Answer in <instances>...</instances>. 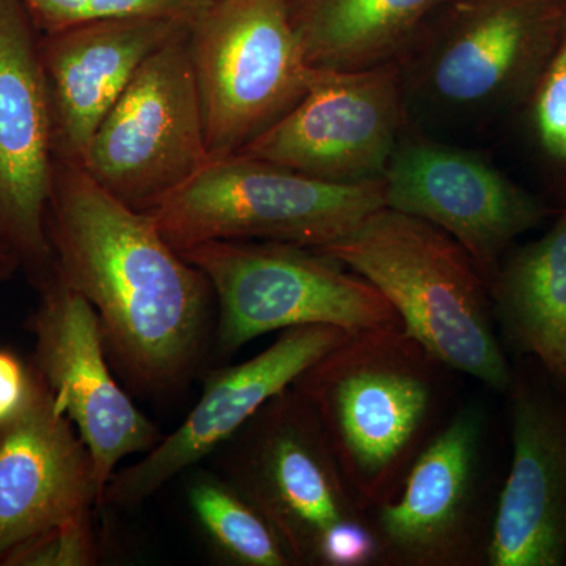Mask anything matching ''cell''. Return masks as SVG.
I'll return each mask as SVG.
<instances>
[{"instance_id": "4316f807", "label": "cell", "mask_w": 566, "mask_h": 566, "mask_svg": "<svg viewBox=\"0 0 566 566\" xmlns=\"http://www.w3.org/2000/svg\"><path fill=\"white\" fill-rule=\"evenodd\" d=\"M18 271H21V264L17 256L0 248V283L9 281Z\"/></svg>"}, {"instance_id": "7c38bea8", "label": "cell", "mask_w": 566, "mask_h": 566, "mask_svg": "<svg viewBox=\"0 0 566 566\" xmlns=\"http://www.w3.org/2000/svg\"><path fill=\"white\" fill-rule=\"evenodd\" d=\"M39 293V305L28 319L35 340L31 364L50 387L57 411L69 417L87 447L103 504L118 464L147 453L163 434L115 379L88 301L57 274Z\"/></svg>"}, {"instance_id": "e0dca14e", "label": "cell", "mask_w": 566, "mask_h": 566, "mask_svg": "<svg viewBox=\"0 0 566 566\" xmlns=\"http://www.w3.org/2000/svg\"><path fill=\"white\" fill-rule=\"evenodd\" d=\"M93 509L102 493L91 453L36 374L28 406L0 424V566L32 536Z\"/></svg>"}, {"instance_id": "52a82bcc", "label": "cell", "mask_w": 566, "mask_h": 566, "mask_svg": "<svg viewBox=\"0 0 566 566\" xmlns=\"http://www.w3.org/2000/svg\"><path fill=\"white\" fill-rule=\"evenodd\" d=\"M189 48L211 158L243 150L300 102L312 66L286 0H210Z\"/></svg>"}, {"instance_id": "8fae6325", "label": "cell", "mask_w": 566, "mask_h": 566, "mask_svg": "<svg viewBox=\"0 0 566 566\" xmlns=\"http://www.w3.org/2000/svg\"><path fill=\"white\" fill-rule=\"evenodd\" d=\"M485 416L464 406L434 431L389 501L370 509L378 565L485 564L482 490Z\"/></svg>"}, {"instance_id": "277c9868", "label": "cell", "mask_w": 566, "mask_h": 566, "mask_svg": "<svg viewBox=\"0 0 566 566\" xmlns=\"http://www.w3.org/2000/svg\"><path fill=\"white\" fill-rule=\"evenodd\" d=\"M214 293L211 353L232 357L249 342L300 326L348 334L401 326L389 301L326 253L274 241H210L180 251Z\"/></svg>"}, {"instance_id": "9c48e42d", "label": "cell", "mask_w": 566, "mask_h": 566, "mask_svg": "<svg viewBox=\"0 0 566 566\" xmlns=\"http://www.w3.org/2000/svg\"><path fill=\"white\" fill-rule=\"evenodd\" d=\"M214 455L216 471L266 517L294 566H318L326 535L364 517L318 420L293 387Z\"/></svg>"}, {"instance_id": "ac0fdd59", "label": "cell", "mask_w": 566, "mask_h": 566, "mask_svg": "<svg viewBox=\"0 0 566 566\" xmlns=\"http://www.w3.org/2000/svg\"><path fill=\"white\" fill-rule=\"evenodd\" d=\"M186 28L189 22L170 18L126 17L40 33L55 159L81 161L142 63Z\"/></svg>"}, {"instance_id": "603a6c76", "label": "cell", "mask_w": 566, "mask_h": 566, "mask_svg": "<svg viewBox=\"0 0 566 566\" xmlns=\"http://www.w3.org/2000/svg\"><path fill=\"white\" fill-rule=\"evenodd\" d=\"M526 104L536 148L566 199V33Z\"/></svg>"}, {"instance_id": "d4e9b609", "label": "cell", "mask_w": 566, "mask_h": 566, "mask_svg": "<svg viewBox=\"0 0 566 566\" xmlns=\"http://www.w3.org/2000/svg\"><path fill=\"white\" fill-rule=\"evenodd\" d=\"M378 565V543L367 517L346 521L324 538L318 566Z\"/></svg>"}, {"instance_id": "6da1fadb", "label": "cell", "mask_w": 566, "mask_h": 566, "mask_svg": "<svg viewBox=\"0 0 566 566\" xmlns=\"http://www.w3.org/2000/svg\"><path fill=\"white\" fill-rule=\"evenodd\" d=\"M48 234L55 274L98 316L107 356L134 392L174 397L211 352L214 293L155 219L55 159Z\"/></svg>"}, {"instance_id": "cb8c5ba5", "label": "cell", "mask_w": 566, "mask_h": 566, "mask_svg": "<svg viewBox=\"0 0 566 566\" xmlns=\"http://www.w3.org/2000/svg\"><path fill=\"white\" fill-rule=\"evenodd\" d=\"M92 513L40 532L11 551L2 566H92L99 562Z\"/></svg>"}, {"instance_id": "484cf974", "label": "cell", "mask_w": 566, "mask_h": 566, "mask_svg": "<svg viewBox=\"0 0 566 566\" xmlns=\"http://www.w3.org/2000/svg\"><path fill=\"white\" fill-rule=\"evenodd\" d=\"M36 371L10 349L0 348V424L10 422L31 400Z\"/></svg>"}, {"instance_id": "ffe728a7", "label": "cell", "mask_w": 566, "mask_h": 566, "mask_svg": "<svg viewBox=\"0 0 566 566\" xmlns=\"http://www.w3.org/2000/svg\"><path fill=\"white\" fill-rule=\"evenodd\" d=\"M442 0H286L305 61L318 70L398 62Z\"/></svg>"}, {"instance_id": "44dd1931", "label": "cell", "mask_w": 566, "mask_h": 566, "mask_svg": "<svg viewBox=\"0 0 566 566\" xmlns=\"http://www.w3.org/2000/svg\"><path fill=\"white\" fill-rule=\"evenodd\" d=\"M189 515L211 556L229 566H294L266 517L218 471L189 469Z\"/></svg>"}, {"instance_id": "5bb4252c", "label": "cell", "mask_w": 566, "mask_h": 566, "mask_svg": "<svg viewBox=\"0 0 566 566\" xmlns=\"http://www.w3.org/2000/svg\"><path fill=\"white\" fill-rule=\"evenodd\" d=\"M381 180L385 207L452 237L486 285L510 245L549 214L479 153L424 137L401 136Z\"/></svg>"}, {"instance_id": "8992f818", "label": "cell", "mask_w": 566, "mask_h": 566, "mask_svg": "<svg viewBox=\"0 0 566 566\" xmlns=\"http://www.w3.org/2000/svg\"><path fill=\"white\" fill-rule=\"evenodd\" d=\"M565 33L560 0H461L401 55L405 93L452 114L526 104Z\"/></svg>"}, {"instance_id": "9a60e30c", "label": "cell", "mask_w": 566, "mask_h": 566, "mask_svg": "<svg viewBox=\"0 0 566 566\" xmlns=\"http://www.w3.org/2000/svg\"><path fill=\"white\" fill-rule=\"evenodd\" d=\"M348 335L331 326L292 327L252 359L212 370L180 427L163 436L139 461L115 472L102 509H136L175 476L214 455L268 401Z\"/></svg>"}, {"instance_id": "d6986e66", "label": "cell", "mask_w": 566, "mask_h": 566, "mask_svg": "<svg viewBox=\"0 0 566 566\" xmlns=\"http://www.w3.org/2000/svg\"><path fill=\"white\" fill-rule=\"evenodd\" d=\"M488 294L502 345L534 359L566 395V207L542 238L502 260Z\"/></svg>"}, {"instance_id": "4fadbf2b", "label": "cell", "mask_w": 566, "mask_h": 566, "mask_svg": "<svg viewBox=\"0 0 566 566\" xmlns=\"http://www.w3.org/2000/svg\"><path fill=\"white\" fill-rule=\"evenodd\" d=\"M39 40L20 0H0V248L36 290L55 274L48 234L55 156Z\"/></svg>"}, {"instance_id": "30bf717a", "label": "cell", "mask_w": 566, "mask_h": 566, "mask_svg": "<svg viewBox=\"0 0 566 566\" xmlns=\"http://www.w3.org/2000/svg\"><path fill=\"white\" fill-rule=\"evenodd\" d=\"M398 62L312 70L300 102L241 155L333 182L381 180L406 123Z\"/></svg>"}, {"instance_id": "83f0119b", "label": "cell", "mask_w": 566, "mask_h": 566, "mask_svg": "<svg viewBox=\"0 0 566 566\" xmlns=\"http://www.w3.org/2000/svg\"><path fill=\"white\" fill-rule=\"evenodd\" d=\"M560 2L566 7V0H560Z\"/></svg>"}, {"instance_id": "7a4b0ae2", "label": "cell", "mask_w": 566, "mask_h": 566, "mask_svg": "<svg viewBox=\"0 0 566 566\" xmlns=\"http://www.w3.org/2000/svg\"><path fill=\"white\" fill-rule=\"evenodd\" d=\"M446 370L403 326L382 327L348 335L293 382L364 510L398 493L434 434Z\"/></svg>"}, {"instance_id": "7402d4cb", "label": "cell", "mask_w": 566, "mask_h": 566, "mask_svg": "<svg viewBox=\"0 0 566 566\" xmlns=\"http://www.w3.org/2000/svg\"><path fill=\"white\" fill-rule=\"evenodd\" d=\"M36 31L52 33L84 22L159 17L191 22L210 0H20Z\"/></svg>"}, {"instance_id": "2e32d148", "label": "cell", "mask_w": 566, "mask_h": 566, "mask_svg": "<svg viewBox=\"0 0 566 566\" xmlns=\"http://www.w3.org/2000/svg\"><path fill=\"white\" fill-rule=\"evenodd\" d=\"M516 375L512 463L488 535V566H566V395Z\"/></svg>"}, {"instance_id": "ba28073f", "label": "cell", "mask_w": 566, "mask_h": 566, "mask_svg": "<svg viewBox=\"0 0 566 566\" xmlns=\"http://www.w3.org/2000/svg\"><path fill=\"white\" fill-rule=\"evenodd\" d=\"M210 161L186 28L142 63L80 164L115 199L147 212Z\"/></svg>"}, {"instance_id": "5b68a950", "label": "cell", "mask_w": 566, "mask_h": 566, "mask_svg": "<svg viewBox=\"0 0 566 566\" xmlns=\"http://www.w3.org/2000/svg\"><path fill=\"white\" fill-rule=\"evenodd\" d=\"M385 208L382 180L333 182L279 164L211 158L196 177L147 211L178 252L210 241H274L319 249Z\"/></svg>"}, {"instance_id": "3957f363", "label": "cell", "mask_w": 566, "mask_h": 566, "mask_svg": "<svg viewBox=\"0 0 566 566\" xmlns=\"http://www.w3.org/2000/svg\"><path fill=\"white\" fill-rule=\"evenodd\" d=\"M363 275L401 326L449 371L509 394L506 360L485 279L460 244L433 223L379 208L340 240L316 249Z\"/></svg>"}]
</instances>
